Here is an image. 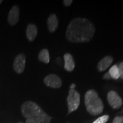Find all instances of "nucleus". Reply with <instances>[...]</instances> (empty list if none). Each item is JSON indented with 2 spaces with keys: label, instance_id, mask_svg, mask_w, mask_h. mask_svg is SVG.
<instances>
[{
  "label": "nucleus",
  "instance_id": "1",
  "mask_svg": "<svg viewBox=\"0 0 123 123\" xmlns=\"http://www.w3.org/2000/svg\"><path fill=\"white\" fill-rule=\"evenodd\" d=\"M95 33V27L88 19L77 17L68 24L66 32L67 40L72 43L88 42Z\"/></svg>",
  "mask_w": 123,
  "mask_h": 123
},
{
  "label": "nucleus",
  "instance_id": "2",
  "mask_svg": "<svg viewBox=\"0 0 123 123\" xmlns=\"http://www.w3.org/2000/svg\"><path fill=\"white\" fill-rule=\"evenodd\" d=\"M84 102L87 111L91 115L96 116L102 113L104 108L103 103L95 90H90L86 92Z\"/></svg>",
  "mask_w": 123,
  "mask_h": 123
},
{
  "label": "nucleus",
  "instance_id": "3",
  "mask_svg": "<svg viewBox=\"0 0 123 123\" xmlns=\"http://www.w3.org/2000/svg\"><path fill=\"white\" fill-rule=\"evenodd\" d=\"M21 111L24 117L30 119L35 115L39 114L43 110L37 104L31 101L25 102L21 107Z\"/></svg>",
  "mask_w": 123,
  "mask_h": 123
},
{
  "label": "nucleus",
  "instance_id": "4",
  "mask_svg": "<svg viewBox=\"0 0 123 123\" xmlns=\"http://www.w3.org/2000/svg\"><path fill=\"white\" fill-rule=\"evenodd\" d=\"M80 96L79 93L75 89H70L67 98L68 113H71L78 109L80 104Z\"/></svg>",
  "mask_w": 123,
  "mask_h": 123
},
{
  "label": "nucleus",
  "instance_id": "5",
  "mask_svg": "<svg viewBox=\"0 0 123 123\" xmlns=\"http://www.w3.org/2000/svg\"><path fill=\"white\" fill-rule=\"evenodd\" d=\"M107 100L110 105L113 109H119L123 105L122 99L115 91H111L108 92Z\"/></svg>",
  "mask_w": 123,
  "mask_h": 123
},
{
  "label": "nucleus",
  "instance_id": "6",
  "mask_svg": "<svg viewBox=\"0 0 123 123\" xmlns=\"http://www.w3.org/2000/svg\"><path fill=\"white\" fill-rule=\"evenodd\" d=\"M44 84L53 88H59L62 85V81L58 75L50 74L47 75L43 80Z\"/></svg>",
  "mask_w": 123,
  "mask_h": 123
},
{
  "label": "nucleus",
  "instance_id": "7",
  "mask_svg": "<svg viewBox=\"0 0 123 123\" xmlns=\"http://www.w3.org/2000/svg\"><path fill=\"white\" fill-rule=\"evenodd\" d=\"M51 120V117L43 111L30 119H26V123H50Z\"/></svg>",
  "mask_w": 123,
  "mask_h": 123
},
{
  "label": "nucleus",
  "instance_id": "8",
  "mask_svg": "<svg viewBox=\"0 0 123 123\" xmlns=\"http://www.w3.org/2000/svg\"><path fill=\"white\" fill-rule=\"evenodd\" d=\"M26 64V56L24 54H19L15 58L14 62V69L18 74L24 71Z\"/></svg>",
  "mask_w": 123,
  "mask_h": 123
},
{
  "label": "nucleus",
  "instance_id": "9",
  "mask_svg": "<svg viewBox=\"0 0 123 123\" xmlns=\"http://www.w3.org/2000/svg\"><path fill=\"white\" fill-rule=\"evenodd\" d=\"M19 18V9L18 6L12 7L8 15V22L10 25H14L18 22Z\"/></svg>",
  "mask_w": 123,
  "mask_h": 123
},
{
  "label": "nucleus",
  "instance_id": "10",
  "mask_svg": "<svg viewBox=\"0 0 123 123\" xmlns=\"http://www.w3.org/2000/svg\"><path fill=\"white\" fill-rule=\"evenodd\" d=\"M113 59L111 56H106L100 60L97 66V68L100 72L105 71L113 62Z\"/></svg>",
  "mask_w": 123,
  "mask_h": 123
},
{
  "label": "nucleus",
  "instance_id": "11",
  "mask_svg": "<svg viewBox=\"0 0 123 123\" xmlns=\"http://www.w3.org/2000/svg\"><path fill=\"white\" fill-rule=\"evenodd\" d=\"M58 19L57 16L54 14H52L47 19V27L49 31L54 33L58 27Z\"/></svg>",
  "mask_w": 123,
  "mask_h": 123
},
{
  "label": "nucleus",
  "instance_id": "12",
  "mask_svg": "<svg viewBox=\"0 0 123 123\" xmlns=\"http://www.w3.org/2000/svg\"><path fill=\"white\" fill-rule=\"evenodd\" d=\"M64 69L67 71L71 72L75 68V62L73 59V56L69 53H66L64 55Z\"/></svg>",
  "mask_w": 123,
  "mask_h": 123
},
{
  "label": "nucleus",
  "instance_id": "13",
  "mask_svg": "<svg viewBox=\"0 0 123 123\" xmlns=\"http://www.w3.org/2000/svg\"><path fill=\"white\" fill-rule=\"evenodd\" d=\"M38 33V29L34 24H30L27 26L26 30V37L29 41H33L36 38Z\"/></svg>",
  "mask_w": 123,
  "mask_h": 123
},
{
  "label": "nucleus",
  "instance_id": "14",
  "mask_svg": "<svg viewBox=\"0 0 123 123\" xmlns=\"http://www.w3.org/2000/svg\"><path fill=\"white\" fill-rule=\"evenodd\" d=\"M38 59L40 61L44 63H49L50 60V57L48 50L44 49L41 50L38 55Z\"/></svg>",
  "mask_w": 123,
  "mask_h": 123
},
{
  "label": "nucleus",
  "instance_id": "15",
  "mask_svg": "<svg viewBox=\"0 0 123 123\" xmlns=\"http://www.w3.org/2000/svg\"><path fill=\"white\" fill-rule=\"evenodd\" d=\"M111 78L113 79H118L120 78V73L118 66L115 65L112 66L108 71Z\"/></svg>",
  "mask_w": 123,
  "mask_h": 123
},
{
  "label": "nucleus",
  "instance_id": "16",
  "mask_svg": "<svg viewBox=\"0 0 123 123\" xmlns=\"http://www.w3.org/2000/svg\"><path fill=\"white\" fill-rule=\"evenodd\" d=\"M109 119L108 115H103L97 119L93 123H106Z\"/></svg>",
  "mask_w": 123,
  "mask_h": 123
},
{
  "label": "nucleus",
  "instance_id": "17",
  "mask_svg": "<svg viewBox=\"0 0 123 123\" xmlns=\"http://www.w3.org/2000/svg\"><path fill=\"white\" fill-rule=\"evenodd\" d=\"M118 68L120 73V78H121L123 80V61L120 63Z\"/></svg>",
  "mask_w": 123,
  "mask_h": 123
},
{
  "label": "nucleus",
  "instance_id": "18",
  "mask_svg": "<svg viewBox=\"0 0 123 123\" xmlns=\"http://www.w3.org/2000/svg\"><path fill=\"white\" fill-rule=\"evenodd\" d=\"M112 123H123V117L117 116L115 117L113 119Z\"/></svg>",
  "mask_w": 123,
  "mask_h": 123
},
{
  "label": "nucleus",
  "instance_id": "19",
  "mask_svg": "<svg viewBox=\"0 0 123 123\" xmlns=\"http://www.w3.org/2000/svg\"><path fill=\"white\" fill-rule=\"evenodd\" d=\"M72 2H73L72 0H64L63 1V4L67 7L70 6L71 5Z\"/></svg>",
  "mask_w": 123,
  "mask_h": 123
},
{
  "label": "nucleus",
  "instance_id": "20",
  "mask_svg": "<svg viewBox=\"0 0 123 123\" xmlns=\"http://www.w3.org/2000/svg\"><path fill=\"white\" fill-rule=\"evenodd\" d=\"M111 78L110 74H109L108 72L106 73L103 76V79H110Z\"/></svg>",
  "mask_w": 123,
  "mask_h": 123
},
{
  "label": "nucleus",
  "instance_id": "21",
  "mask_svg": "<svg viewBox=\"0 0 123 123\" xmlns=\"http://www.w3.org/2000/svg\"><path fill=\"white\" fill-rule=\"evenodd\" d=\"M75 87H76V84L74 83H73V84H71L70 88V89H75Z\"/></svg>",
  "mask_w": 123,
  "mask_h": 123
},
{
  "label": "nucleus",
  "instance_id": "22",
  "mask_svg": "<svg viewBox=\"0 0 123 123\" xmlns=\"http://www.w3.org/2000/svg\"><path fill=\"white\" fill-rule=\"evenodd\" d=\"M2 2V0H0V4Z\"/></svg>",
  "mask_w": 123,
  "mask_h": 123
},
{
  "label": "nucleus",
  "instance_id": "23",
  "mask_svg": "<svg viewBox=\"0 0 123 123\" xmlns=\"http://www.w3.org/2000/svg\"></svg>",
  "mask_w": 123,
  "mask_h": 123
}]
</instances>
